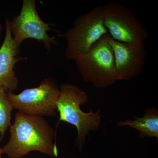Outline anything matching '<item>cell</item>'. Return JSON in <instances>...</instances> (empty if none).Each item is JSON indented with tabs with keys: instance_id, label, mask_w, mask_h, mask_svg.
Listing matches in <instances>:
<instances>
[{
	"instance_id": "1",
	"label": "cell",
	"mask_w": 158,
	"mask_h": 158,
	"mask_svg": "<svg viewBox=\"0 0 158 158\" xmlns=\"http://www.w3.org/2000/svg\"><path fill=\"white\" fill-rule=\"evenodd\" d=\"M9 128L10 139L2 147V154L8 158H22L32 151L58 157L56 143L54 141L56 134L43 117L17 112Z\"/></svg>"
},
{
	"instance_id": "2",
	"label": "cell",
	"mask_w": 158,
	"mask_h": 158,
	"mask_svg": "<svg viewBox=\"0 0 158 158\" xmlns=\"http://www.w3.org/2000/svg\"><path fill=\"white\" fill-rule=\"evenodd\" d=\"M60 93L56 102L57 111L61 121L74 126L77 131L75 143L81 150L85 143V138L91 131L97 130L101 123L100 111L94 113L92 110L85 113L80 106L88 101L87 93L81 88L67 83H62L59 87Z\"/></svg>"
},
{
	"instance_id": "3",
	"label": "cell",
	"mask_w": 158,
	"mask_h": 158,
	"mask_svg": "<svg viewBox=\"0 0 158 158\" xmlns=\"http://www.w3.org/2000/svg\"><path fill=\"white\" fill-rule=\"evenodd\" d=\"M74 61L83 80L96 88H106L117 81L115 57L109 34L103 36Z\"/></svg>"
},
{
	"instance_id": "4",
	"label": "cell",
	"mask_w": 158,
	"mask_h": 158,
	"mask_svg": "<svg viewBox=\"0 0 158 158\" xmlns=\"http://www.w3.org/2000/svg\"><path fill=\"white\" fill-rule=\"evenodd\" d=\"M108 34L104 24L102 6H98L77 17L73 26L59 37L66 40L65 59L74 61Z\"/></svg>"
},
{
	"instance_id": "5",
	"label": "cell",
	"mask_w": 158,
	"mask_h": 158,
	"mask_svg": "<svg viewBox=\"0 0 158 158\" xmlns=\"http://www.w3.org/2000/svg\"><path fill=\"white\" fill-rule=\"evenodd\" d=\"M56 80L44 79L36 88H28L18 94L7 93L14 110L32 116H53L56 115V102L60 95Z\"/></svg>"
},
{
	"instance_id": "6",
	"label": "cell",
	"mask_w": 158,
	"mask_h": 158,
	"mask_svg": "<svg viewBox=\"0 0 158 158\" xmlns=\"http://www.w3.org/2000/svg\"><path fill=\"white\" fill-rule=\"evenodd\" d=\"M50 25L39 16L35 0H23L19 14L9 19L11 36L19 48L25 40L33 39L42 42L48 51L50 52L53 45H58L55 37L48 34L49 31H55Z\"/></svg>"
},
{
	"instance_id": "7",
	"label": "cell",
	"mask_w": 158,
	"mask_h": 158,
	"mask_svg": "<svg viewBox=\"0 0 158 158\" xmlns=\"http://www.w3.org/2000/svg\"><path fill=\"white\" fill-rule=\"evenodd\" d=\"M104 24L111 38L125 43L144 42L148 34L139 20L125 7L116 2L102 6Z\"/></svg>"
},
{
	"instance_id": "8",
	"label": "cell",
	"mask_w": 158,
	"mask_h": 158,
	"mask_svg": "<svg viewBox=\"0 0 158 158\" xmlns=\"http://www.w3.org/2000/svg\"><path fill=\"white\" fill-rule=\"evenodd\" d=\"M117 81H128L140 75L146 56L144 42L125 43L111 38Z\"/></svg>"
},
{
	"instance_id": "9",
	"label": "cell",
	"mask_w": 158,
	"mask_h": 158,
	"mask_svg": "<svg viewBox=\"0 0 158 158\" xmlns=\"http://www.w3.org/2000/svg\"><path fill=\"white\" fill-rule=\"evenodd\" d=\"M6 36L0 47V87L6 92L13 93L18 88L19 79L14 69L18 62L25 60L19 56L20 48L15 46L9 27V19H6Z\"/></svg>"
},
{
	"instance_id": "10",
	"label": "cell",
	"mask_w": 158,
	"mask_h": 158,
	"mask_svg": "<svg viewBox=\"0 0 158 158\" xmlns=\"http://www.w3.org/2000/svg\"><path fill=\"white\" fill-rule=\"evenodd\" d=\"M119 126L128 125L139 131L142 138L144 137L158 138V115L157 111L148 110L145 112L144 117L136 118L135 120L119 121Z\"/></svg>"
},
{
	"instance_id": "11",
	"label": "cell",
	"mask_w": 158,
	"mask_h": 158,
	"mask_svg": "<svg viewBox=\"0 0 158 158\" xmlns=\"http://www.w3.org/2000/svg\"><path fill=\"white\" fill-rule=\"evenodd\" d=\"M14 110L6 90L0 87V142L2 141L6 131L11 125V113Z\"/></svg>"
},
{
	"instance_id": "12",
	"label": "cell",
	"mask_w": 158,
	"mask_h": 158,
	"mask_svg": "<svg viewBox=\"0 0 158 158\" xmlns=\"http://www.w3.org/2000/svg\"><path fill=\"white\" fill-rule=\"evenodd\" d=\"M3 31V26L1 23H0V36L2 35V32Z\"/></svg>"
},
{
	"instance_id": "13",
	"label": "cell",
	"mask_w": 158,
	"mask_h": 158,
	"mask_svg": "<svg viewBox=\"0 0 158 158\" xmlns=\"http://www.w3.org/2000/svg\"><path fill=\"white\" fill-rule=\"evenodd\" d=\"M2 147L0 146V158H2Z\"/></svg>"
}]
</instances>
